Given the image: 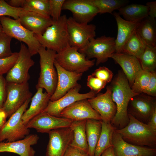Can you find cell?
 <instances>
[{
	"instance_id": "cell-1",
	"label": "cell",
	"mask_w": 156,
	"mask_h": 156,
	"mask_svg": "<svg viewBox=\"0 0 156 156\" xmlns=\"http://www.w3.org/2000/svg\"><path fill=\"white\" fill-rule=\"evenodd\" d=\"M110 88L112 98L116 107V114L111 123L116 129H120L129 122L127 108L130 100L139 94L133 91L125 75L121 72L118 73Z\"/></svg>"
},
{
	"instance_id": "cell-2",
	"label": "cell",
	"mask_w": 156,
	"mask_h": 156,
	"mask_svg": "<svg viewBox=\"0 0 156 156\" xmlns=\"http://www.w3.org/2000/svg\"><path fill=\"white\" fill-rule=\"evenodd\" d=\"M129 121L125 127L115 129L126 142L140 146L155 148L156 131L128 114Z\"/></svg>"
},
{
	"instance_id": "cell-3",
	"label": "cell",
	"mask_w": 156,
	"mask_h": 156,
	"mask_svg": "<svg viewBox=\"0 0 156 156\" xmlns=\"http://www.w3.org/2000/svg\"><path fill=\"white\" fill-rule=\"evenodd\" d=\"M67 19L66 15L61 16L58 20L54 22L42 34H34L42 46L57 53L69 45Z\"/></svg>"
},
{
	"instance_id": "cell-4",
	"label": "cell",
	"mask_w": 156,
	"mask_h": 156,
	"mask_svg": "<svg viewBox=\"0 0 156 156\" xmlns=\"http://www.w3.org/2000/svg\"><path fill=\"white\" fill-rule=\"evenodd\" d=\"M38 53L40 57V72L36 90L44 89L51 96L55 90L57 81V74L54 63L57 53L41 46Z\"/></svg>"
},
{
	"instance_id": "cell-5",
	"label": "cell",
	"mask_w": 156,
	"mask_h": 156,
	"mask_svg": "<svg viewBox=\"0 0 156 156\" xmlns=\"http://www.w3.org/2000/svg\"><path fill=\"white\" fill-rule=\"evenodd\" d=\"M0 21L3 33L25 43L31 56L38 53L41 45L34 33L24 27L18 19L2 16L0 17Z\"/></svg>"
},
{
	"instance_id": "cell-6",
	"label": "cell",
	"mask_w": 156,
	"mask_h": 156,
	"mask_svg": "<svg viewBox=\"0 0 156 156\" xmlns=\"http://www.w3.org/2000/svg\"><path fill=\"white\" fill-rule=\"evenodd\" d=\"M78 50L68 45L56 53L55 60L60 66L67 71L83 73L94 65L95 60H87L85 55Z\"/></svg>"
},
{
	"instance_id": "cell-7",
	"label": "cell",
	"mask_w": 156,
	"mask_h": 156,
	"mask_svg": "<svg viewBox=\"0 0 156 156\" xmlns=\"http://www.w3.org/2000/svg\"><path fill=\"white\" fill-rule=\"evenodd\" d=\"M31 99L27 100L7 121L0 131V142L5 140H6V142L18 140L24 138L29 134V129L23 122L22 116Z\"/></svg>"
},
{
	"instance_id": "cell-8",
	"label": "cell",
	"mask_w": 156,
	"mask_h": 156,
	"mask_svg": "<svg viewBox=\"0 0 156 156\" xmlns=\"http://www.w3.org/2000/svg\"><path fill=\"white\" fill-rule=\"evenodd\" d=\"M115 40L114 37L105 35L93 38L84 48L78 51L84 54L87 60L95 58L97 66L106 62L110 55L115 53Z\"/></svg>"
},
{
	"instance_id": "cell-9",
	"label": "cell",
	"mask_w": 156,
	"mask_h": 156,
	"mask_svg": "<svg viewBox=\"0 0 156 156\" xmlns=\"http://www.w3.org/2000/svg\"><path fill=\"white\" fill-rule=\"evenodd\" d=\"M6 97L2 108L10 117L32 95L28 82L22 83L7 82Z\"/></svg>"
},
{
	"instance_id": "cell-10",
	"label": "cell",
	"mask_w": 156,
	"mask_h": 156,
	"mask_svg": "<svg viewBox=\"0 0 156 156\" xmlns=\"http://www.w3.org/2000/svg\"><path fill=\"white\" fill-rule=\"evenodd\" d=\"M67 26L69 45L78 50L84 48L90 40L96 36V26L93 24L80 23L72 17L67 18Z\"/></svg>"
},
{
	"instance_id": "cell-11",
	"label": "cell",
	"mask_w": 156,
	"mask_h": 156,
	"mask_svg": "<svg viewBox=\"0 0 156 156\" xmlns=\"http://www.w3.org/2000/svg\"><path fill=\"white\" fill-rule=\"evenodd\" d=\"M18 56L15 64L7 73V82L22 83L28 82L30 76L29 70L34 64L27 47L21 43Z\"/></svg>"
},
{
	"instance_id": "cell-12",
	"label": "cell",
	"mask_w": 156,
	"mask_h": 156,
	"mask_svg": "<svg viewBox=\"0 0 156 156\" xmlns=\"http://www.w3.org/2000/svg\"><path fill=\"white\" fill-rule=\"evenodd\" d=\"M49 141L46 156H64L73 138L70 127L52 130L48 133Z\"/></svg>"
},
{
	"instance_id": "cell-13",
	"label": "cell",
	"mask_w": 156,
	"mask_h": 156,
	"mask_svg": "<svg viewBox=\"0 0 156 156\" xmlns=\"http://www.w3.org/2000/svg\"><path fill=\"white\" fill-rule=\"evenodd\" d=\"M81 88V85L78 83L60 99L55 101H50L47 107L42 112L59 117L61 112L74 103L95 96L96 94L92 91L84 94L80 93L79 91Z\"/></svg>"
},
{
	"instance_id": "cell-14",
	"label": "cell",
	"mask_w": 156,
	"mask_h": 156,
	"mask_svg": "<svg viewBox=\"0 0 156 156\" xmlns=\"http://www.w3.org/2000/svg\"><path fill=\"white\" fill-rule=\"evenodd\" d=\"M155 108L156 101L153 98L140 94L130 100L127 112L139 121L147 124Z\"/></svg>"
},
{
	"instance_id": "cell-15",
	"label": "cell",
	"mask_w": 156,
	"mask_h": 156,
	"mask_svg": "<svg viewBox=\"0 0 156 156\" xmlns=\"http://www.w3.org/2000/svg\"><path fill=\"white\" fill-rule=\"evenodd\" d=\"M62 10L70 11L77 22L88 23L99 13L98 8L90 0H65Z\"/></svg>"
},
{
	"instance_id": "cell-16",
	"label": "cell",
	"mask_w": 156,
	"mask_h": 156,
	"mask_svg": "<svg viewBox=\"0 0 156 156\" xmlns=\"http://www.w3.org/2000/svg\"><path fill=\"white\" fill-rule=\"evenodd\" d=\"M73 121L42 112L30 120L26 125L29 128H34L38 132L48 133L57 129L70 127Z\"/></svg>"
},
{
	"instance_id": "cell-17",
	"label": "cell",
	"mask_w": 156,
	"mask_h": 156,
	"mask_svg": "<svg viewBox=\"0 0 156 156\" xmlns=\"http://www.w3.org/2000/svg\"><path fill=\"white\" fill-rule=\"evenodd\" d=\"M110 87L107 86L105 92L87 99L92 107L100 115L101 121L111 122L116 112V107L111 96Z\"/></svg>"
},
{
	"instance_id": "cell-18",
	"label": "cell",
	"mask_w": 156,
	"mask_h": 156,
	"mask_svg": "<svg viewBox=\"0 0 156 156\" xmlns=\"http://www.w3.org/2000/svg\"><path fill=\"white\" fill-rule=\"evenodd\" d=\"M59 117L79 121L88 119L101 120L100 115L92 107L87 99L77 101L64 109Z\"/></svg>"
},
{
	"instance_id": "cell-19",
	"label": "cell",
	"mask_w": 156,
	"mask_h": 156,
	"mask_svg": "<svg viewBox=\"0 0 156 156\" xmlns=\"http://www.w3.org/2000/svg\"><path fill=\"white\" fill-rule=\"evenodd\" d=\"M54 65L57 73V81L55 92L50 98V101H51L60 99L76 86L83 75L82 73L71 72L64 69L55 60Z\"/></svg>"
},
{
	"instance_id": "cell-20",
	"label": "cell",
	"mask_w": 156,
	"mask_h": 156,
	"mask_svg": "<svg viewBox=\"0 0 156 156\" xmlns=\"http://www.w3.org/2000/svg\"><path fill=\"white\" fill-rule=\"evenodd\" d=\"M112 142L115 156H155L156 148L139 146L127 143L115 131Z\"/></svg>"
},
{
	"instance_id": "cell-21",
	"label": "cell",
	"mask_w": 156,
	"mask_h": 156,
	"mask_svg": "<svg viewBox=\"0 0 156 156\" xmlns=\"http://www.w3.org/2000/svg\"><path fill=\"white\" fill-rule=\"evenodd\" d=\"M39 139L37 135L31 134L18 140L0 142V153H14L19 156H35V151L31 146L36 144Z\"/></svg>"
},
{
	"instance_id": "cell-22",
	"label": "cell",
	"mask_w": 156,
	"mask_h": 156,
	"mask_svg": "<svg viewBox=\"0 0 156 156\" xmlns=\"http://www.w3.org/2000/svg\"><path fill=\"white\" fill-rule=\"evenodd\" d=\"M24 27L37 35H42L54 23L51 17H48L36 13L26 11L18 19Z\"/></svg>"
},
{
	"instance_id": "cell-23",
	"label": "cell",
	"mask_w": 156,
	"mask_h": 156,
	"mask_svg": "<svg viewBox=\"0 0 156 156\" xmlns=\"http://www.w3.org/2000/svg\"><path fill=\"white\" fill-rule=\"evenodd\" d=\"M109 58L121 66L131 87L136 76L142 70L138 59L123 53H114L110 55Z\"/></svg>"
},
{
	"instance_id": "cell-24",
	"label": "cell",
	"mask_w": 156,
	"mask_h": 156,
	"mask_svg": "<svg viewBox=\"0 0 156 156\" xmlns=\"http://www.w3.org/2000/svg\"><path fill=\"white\" fill-rule=\"evenodd\" d=\"M117 26V34L115 40L116 53H122L123 47L133 33L136 30L140 22H131L121 17L118 12L113 14Z\"/></svg>"
},
{
	"instance_id": "cell-25",
	"label": "cell",
	"mask_w": 156,
	"mask_h": 156,
	"mask_svg": "<svg viewBox=\"0 0 156 156\" xmlns=\"http://www.w3.org/2000/svg\"><path fill=\"white\" fill-rule=\"evenodd\" d=\"M43 89L41 88L37 89V92L31 98L29 108L22 115V120L25 125L34 117L42 112L48 105L51 96L46 91L43 92Z\"/></svg>"
},
{
	"instance_id": "cell-26",
	"label": "cell",
	"mask_w": 156,
	"mask_h": 156,
	"mask_svg": "<svg viewBox=\"0 0 156 156\" xmlns=\"http://www.w3.org/2000/svg\"><path fill=\"white\" fill-rule=\"evenodd\" d=\"M136 31L146 46L156 48V22L149 16L139 23Z\"/></svg>"
},
{
	"instance_id": "cell-27",
	"label": "cell",
	"mask_w": 156,
	"mask_h": 156,
	"mask_svg": "<svg viewBox=\"0 0 156 156\" xmlns=\"http://www.w3.org/2000/svg\"><path fill=\"white\" fill-rule=\"evenodd\" d=\"M86 120L73 121L72 122L70 127L73 132V138L70 146L88 155V147L86 133Z\"/></svg>"
},
{
	"instance_id": "cell-28",
	"label": "cell",
	"mask_w": 156,
	"mask_h": 156,
	"mask_svg": "<svg viewBox=\"0 0 156 156\" xmlns=\"http://www.w3.org/2000/svg\"><path fill=\"white\" fill-rule=\"evenodd\" d=\"M125 20L131 22L140 21L148 16L149 9L146 5L136 3L127 4L118 10Z\"/></svg>"
},
{
	"instance_id": "cell-29",
	"label": "cell",
	"mask_w": 156,
	"mask_h": 156,
	"mask_svg": "<svg viewBox=\"0 0 156 156\" xmlns=\"http://www.w3.org/2000/svg\"><path fill=\"white\" fill-rule=\"evenodd\" d=\"M101 120L92 119H88L86 120V133L89 156L94 155L95 149L101 134Z\"/></svg>"
},
{
	"instance_id": "cell-30",
	"label": "cell",
	"mask_w": 156,
	"mask_h": 156,
	"mask_svg": "<svg viewBox=\"0 0 156 156\" xmlns=\"http://www.w3.org/2000/svg\"><path fill=\"white\" fill-rule=\"evenodd\" d=\"M101 134L96 146L94 156H101L107 148L113 146L112 140L114 132L116 129L111 122L101 121Z\"/></svg>"
},
{
	"instance_id": "cell-31",
	"label": "cell",
	"mask_w": 156,
	"mask_h": 156,
	"mask_svg": "<svg viewBox=\"0 0 156 156\" xmlns=\"http://www.w3.org/2000/svg\"><path fill=\"white\" fill-rule=\"evenodd\" d=\"M146 46L135 30L125 44L122 53L134 56L139 59Z\"/></svg>"
},
{
	"instance_id": "cell-32",
	"label": "cell",
	"mask_w": 156,
	"mask_h": 156,
	"mask_svg": "<svg viewBox=\"0 0 156 156\" xmlns=\"http://www.w3.org/2000/svg\"><path fill=\"white\" fill-rule=\"evenodd\" d=\"M22 8L27 11L51 17L49 0H24Z\"/></svg>"
},
{
	"instance_id": "cell-33",
	"label": "cell",
	"mask_w": 156,
	"mask_h": 156,
	"mask_svg": "<svg viewBox=\"0 0 156 156\" xmlns=\"http://www.w3.org/2000/svg\"><path fill=\"white\" fill-rule=\"evenodd\" d=\"M98 9L100 14H112L115 10L127 4L129 1L125 0H90Z\"/></svg>"
},
{
	"instance_id": "cell-34",
	"label": "cell",
	"mask_w": 156,
	"mask_h": 156,
	"mask_svg": "<svg viewBox=\"0 0 156 156\" xmlns=\"http://www.w3.org/2000/svg\"><path fill=\"white\" fill-rule=\"evenodd\" d=\"M138 60L142 69L149 72L155 71L156 67V48L146 46Z\"/></svg>"
},
{
	"instance_id": "cell-35",
	"label": "cell",
	"mask_w": 156,
	"mask_h": 156,
	"mask_svg": "<svg viewBox=\"0 0 156 156\" xmlns=\"http://www.w3.org/2000/svg\"><path fill=\"white\" fill-rule=\"evenodd\" d=\"M151 72L142 69L136 76L131 88L135 93H143L149 83Z\"/></svg>"
},
{
	"instance_id": "cell-36",
	"label": "cell",
	"mask_w": 156,
	"mask_h": 156,
	"mask_svg": "<svg viewBox=\"0 0 156 156\" xmlns=\"http://www.w3.org/2000/svg\"><path fill=\"white\" fill-rule=\"evenodd\" d=\"M27 11L22 8H16L10 6L3 0H0V17L9 16L18 19L20 16Z\"/></svg>"
},
{
	"instance_id": "cell-37",
	"label": "cell",
	"mask_w": 156,
	"mask_h": 156,
	"mask_svg": "<svg viewBox=\"0 0 156 156\" xmlns=\"http://www.w3.org/2000/svg\"><path fill=\"white\" fill-rule=\"evenodd\" d=\"M12 38L3 32L0 34V58L8 57L13 54L10 47Z\"/></svg>"
},
{
	"instance_id": "cell-38",
	"label": "cell",
	"mask_w": 156,
	"mask_h": 156,
	"mask_svg": "<svg viewBox=\"0 0 156 156\" xmlns=\"http://www.w3.org/2000/svg\"><path fill=\"white\" fill-rule=\"evenodd\" d=\"M18 54V52H14L8 57L0 58V75L8 72L15 64Z\"/></svg>"
},
{
	"instance_id": "cell-39",
	"label": "cell",
	"mask_w": 156,
	"mask_h": 156,
	"mask_svg": "<svg viewBox=\"0 0 156 156\" xmlns=\"http://www.w3.org/2000/svg\"><path fill=\"white\" fill-rule=\"evenodd\" d=\"M50 17L54 22L57 21L61 14L65 0H49Z\"/></svg>"
},
{
	"instance_id": "cell-40",
	"label": "cell",
	"mask_w": 156,
	"mask_h": 156,
	"mask_svg": "<svg viewBox=\"0 0 156 156\" xmlns=\"http://www.w3.org/2000/svg\"><path fill=\"white\" fill-rule=\"evenodd\" d=\"M107 83L92 75L88 76L87 85L91 91L96 94L99 93L105 86Z\"/></svg>"
},
{
	"instance_id": "cell-41",
	"label": "cell",
	"mask_w": 156,
	"mask_h": 156,
	"mask_svg": "<svg viewBox=\"0 0 156 156\" xmlns=\"http://www.w3.org/2000/svg\"><path fill=\"white\" fill-rule=\"evenodd\" d=\"M91 75L107 83H109L111 81L113 76L112 72L104 66L99 67Z\"/></svg>"
},
{
	"instance_id": "cell-42",
	"label": "cell",
	"mask_w": 156,
	"mask_h": 156,
	"mask_svg": "<svg viewBox=\"0 0 156 156\" xmlns=\"http://www.w3.org/2000/svg\"><path fill=\"white\" fill-rule=\"evenodd\" d=\"M151 72V77L148 86L144 92L149 96H156V73L155 71Z\"/></svg>"
},
{
	"instance_id": "cell-43",
	"label": "cell",
	"mask_w": 156,
	"mask_h": 156,
	"mask_svg": "<svg viewBox=\"0 0 156 156\" xmlns=\"http://www.w3.org/2000/svg\"><path fill=\"white\" fill-rule=\"evenodd\" d=\"M6 81L3 75H0V107H2L6 97Z\"/></svg>"
},
{
	"instance_id": "cell-44",
	"label": "cell",
	"mask_w": 156,
	"mask_h": 156,
	"mask_svg": "<svg viewBox=\"0 0 156 156\" xmlns=\"http://www.w3.org/2000/svg\"><path fill=\"white\" fill-rule=\"evenodd\" d=\"M64 156H89L79 150L69 146Z\"/></svg>"
},
{
	"instance_id": "cell-45",
	"label": "cell",
	"mask_w": 156,
	"mask_h": 156,
	"mask_svg": "<svg viewBox=\"0 0 156 156\" xmlns=\"http://www.w3.org/2000/svg\"><path fill=\"white\" fill-rule=\"evenodd\" d=\"M146 5L148 8V16L155 18L156 17V1L148 2Z\"/></svg>"
},
{
	"instance_id": "cell-46",
	"label": "cell",
	"mask_w": 156,
	"mask_h": 156,
	"mask_svg": "<svg viewBox=\"0 0 156 156\" xmlns=\"http://www.w3.org/2000/svg\"><path fill=\"white\" fill-rule=\"evenodd\" d=\"M147 124L153 130L156 131V108L153 112Z\"/></svg>"
},
{
	"instance_id": "cell-47",
	"label": "cell",
	"mask_w": 156,
	"mask_h": 156,
	"mask_svg": "<svg viewBox=\"0 0 156 156\" xmlns=\"http://www.w3.org/2000/svg\"><path fill=\"white\" fill-rule=\"evenodd\" d=\"M7 117L8 116L6 112L2 107H0V131L7 121Z\"/></svg>"
},
{
	"instance_id": "cell-48",
	"label": "cell",
	"mask_w": 156,
	"mask_h": 156,
	"mask_svg": "<svg viewBox=\"0 0 156 156\" xmlns=\"http://www.w3.org/2000/svg\"><path fill=\"white\" fill-rule=\"evenodd\" d=\"M5 1L11 6L19 8H22L24 0H10Z\"/></svg>"
},
{
	"instance_id": "cell-49",
	"label": "cell",
	"mask_w": 156,
	"mask_h": 156,
	"mask_svg": "<svg viewBox=\"0 0 156 156\" xmlns=\"http://www.w3.org/2000/svg\"><path fill=\"white\" fill-rule=\"evenodd\" d=\"M101 156H115L113 146H111L106 149Z\"/></svg>"
},
{
	"instance_id": "cell-50",
	"label": "cell",
	"mask_w": 156,
	"mask_h": 156,
	"mask_svg": "<svg viewBox=\"0 0 156 156\" xmlns=\"http://www.w3.org/2000/svg\"><path fill=\"white\" fill-rule=\"evenodd\" d=\"M3 32L2 27L0 21V34Z\"/></svg>"
}]
</instances>
